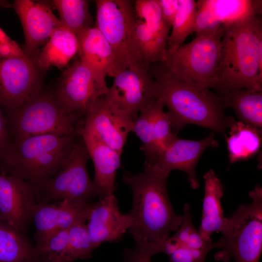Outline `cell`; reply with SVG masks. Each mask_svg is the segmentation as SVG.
<instances>
[{"label":"cell","instance_id":"6da1fadb","mask_svg":"<svg viewBox=\"0 0 262 262\" xmlns=\"http://www.w3.org/2000/svg\"><path fill=\"white\" fill-rule=\"evenodd\" d=\"M167 179L146 169L137 174L128 173L123 177L133 195L130 213L133 223L129 232L136 245L154 255L162 253L170 234L178 230L183 219L172 207L167 190Z\"/></svg>","mask_w":262,"mask_h":262},{"label":"cell","instance_id":"7a4b0ae2","mask_svg":"<svg viewBox=\"0 0 262 262\" xmlns=\"http://www.w3.org/2000/svg\"><path fill=\"white\" fill-rule=\"evenodd\" d=\"M155 98H160L172 121L174 132L189 124L212 130L225 138L233 118L226 116L220 97L201 89L160 65L149 68Z\"/></svg>","mask_w":262,"mask_h":262},{"label":"cell","instance_id":"3957f363","mask_svg":"<svg viewBox=\"0 0 262 262\" xmlns=\"http://www.w3.org/2000/svg\"><path fill=\"white\" fill-rule=\"evenodd\" d=\"M220 63L214 87L219 95L262 91V25L257 16L222 24Z\"/></svg>","mask_w":262,"mask_h":262},{"label":"cell","instance_id":"277c9868","mask_svg":"<svg viewBox=\"0 0 262 262\" xmlns=\"http://www.w3.org/2000/svg\"><path fill=\"white\" fill-rule=\"evenodd\" d=\"M80 136L44 134L12 141L0 172L24 180L36 192L60 170Z\"/></svg>","mask_w":262,"mask_h":262},{"label":"cell","instance_id":"5b68a950","mask_svg":"<svg viewBox=\"0 0 262 262\" xmlns=\"http://www.w3.org/2000/svg\"><path fill=\"white\" fill-rule=\"evenodd\" d=\"M3 114L12 141L40 134L78 133L83 123L80 115L66 112L53 93L42 89L19 108Z\"/></svg>","mask_w":262,"mask_h":262},{"label":"cell","instance_id":"8992f818","mask_svg":"<svg viewBox=\"0 0 262 262\" xmlns=\"http://www.w3.org/2000/svg\"><path fill=\"white\" fill-rule=\"evenodd\" d=\"M250 203L240 205L228 218L220 231L221 238L215 242L220 249L216 261L259 262L262 250V188L257 185L250 191Z\"/></svg>","mask_w":262,"mask_h":262},{"label":"cell","instance_id":"52a82bcc","mask_svg":"<svg viewBox=\"0 0 262 262\" xmlns=\"http://www.w3.org/2000/svg\"><path fill=\"white\" fill-rule=\"evenodd\" d=\"M223 33L222 25L209 34L197 35L186 44L168 48L160 64L198 88H214Z\"/></svg>","mask_w":262,"mask_h":262},{"label":"cell","instance_id":"ba28073f","mask_svg":"<svg viewBox=\"0 0 262 262\" xmlns=\"http://www.w3.org/2000/svg\"><path fill=\"white\" fill-rule=\"evenodd\" d=\"M95 2L97 20L95 27L113 49L114 77L127 68L141 67L133 34L135 16L131 1L96 0Z\"/></svg>","mask_w":262,"mask_h":262},{"label":"cell","instance_id":"9c48e42d","mask_svg":"<svg viewBox=\"0 0 262 262\" xmlns=\"http://www.w3.org/2000/svg\"><path fill=\"white\" fill-rule=\"evenodd\" d=\"M90 158L81 136L60 170L36 192V203H48L61 200L85 205L96 195L87 169Z\"/></svg>","mask_w":262,"mask_h":262},{"label":"cell","instance_id":"30bf717a","mask_svg":"<svg viewBox=\"0 0 262 262\" xmlns=\"http://www.w3.org/2000/svg\"><path fill=\"white\" fill-rule=\"evenodd\" d=\"M133 7V34L139 65L148 68L163 61L171 26L163 18L156 0H136Z\"/></svg>","mask_w":262,"mask_h":262},{"label":"cell","instance_id":"8fae6325","mask_svg":"<svg viewBox=\"0 0 262 262\" xmlns=\"http://www.w3.org/2000/svg\"><path fill=\"white\" fill-rule=\"evenodd\" d=\"M40 69L26 56H0V107L5 111L22 106L42 89Z\"/></svg>","mask_w":262,"mask_h":262},{"label":"cell","instance_id":"7c38bea8","mask_svg":"<svg viewBox=\"0 0 262 262\" xmlns=\"http://www.w3.org/2000/svg\"><path fill=\"white\" fill-rule=\"evenodd\" d=\"M105 97L133 121L140 111L156 99L154 80L149 68H128L114 77Z\"/></svg>","mask_w":262,"mask_h":262},{"label":"cell","instance_id":"4fadbf2b","mask_svg":"<svg viewBox=\"0 0 262 262\" xmlns=\"http://www.w3.org/2000/svg\"><path fill=\"white\" fill-rule=\"evenodd\" d=\"M213 133L198 140L180 139L178 137L162 153L153 160L145 163V168L168 178L174 170H180L187 174L190 187L196 189L199 183L196 173V167L204 151L209 147L218 146Z\"/></svg>","mask_w":262,"mask_h":262},{"label":"cell","instance_id":"5bb4252c","mask_svg":"<svg viewBox=\"0 0 262 262\" xmlns=\"http://www.w3.org/2000/svg\"><path fill=\"white\" fill-rule=\"evenodd\" d=\"M53 94L66 112L79 114L83 118L95 100L106 95L90 70L80 60L63 72Z\"/></svg>","mask_w":262,"mask_h":262},{"label":"cell","instance_id":"9a60e30c","mask_svg":"<svg viewBox=\"0 0 262 262\" xmlns=\"http://www.w3.org/2000/svg\"><path fill=\"white\" fill-rule=\"evenodd\" d=\"M133 122L102 96L88 110L82 128L95 134L121 155L128 134L132 131Z\"/></svg>","mask_w":262,"mask_h":262},{"label":"cell","instance_id":"2e32d148","mask_svg":"<svg viewBox=\"0 0 262 262\" xmlns=\"http://www.w3.org/2000/svg\"><path fill=\"white\" fill-rule=\"evenodd\" d=\"M10 6L18 16L23 29L25 44L22 50L26 57L32 59L62 25L46 1L16 0Z\"/></svg>","mask_w":262,"mask_h":262},{"label":"cell","instance_id":"e0dca14e","mask_svg":"<svg viewBox=\"0 0 262 262\" xmlns=\"http://www.w3.org/2000/svg\"><path fill=\"white\" fill-rule=\"evenodd\" d=\"M35 204L36 192L30 183L0 172V216L4 220L24 234Z\"/></svg>","mask_w":262,"mask_h":262},{"label":"cell","instance_id":"ac0fdd59","mask_svg":"<svg viewBox=\"0 0 262 262\" xmlns=\"http://www.w3.org/2000/svg\"><path fill=\"white\" fill-rule=\"evenodd\" d=\"M194 32L209 34L222 24L261 13L260 0H198Z\"/></svg>","mask_w":262,"mask_h":262},{"label":"cell","instance_id":"d6986e66","mask_svg":"<svg viewBox=\"0 0 262 262\" xmlns=\"http://www.w3.org/2000/svg\"><path fill=\"white\" fill-rule=\"evenodd\" d=\"M88 220L87 230L95 248L105 242L121 240L133 223L130 213L123 214L120 212L117 200L114 195L93 202Z\"/></svg>","mask_w":262,"mask_h":262},{"label":"cell","instance_id":"ffe728a7","mask_svg":"<svg viewBox=\"0 0 262 262\" xmlns=\"http://www.w3.org/2000/svg\"><path fill=\"white\" fill-rule=\"evenodd\" d=\"M93 203L81 205L61 200L58 203H36L32 212L36 241L52 232L68 229L73 225L88 220Z\"/></svg>","mask_w":262,"mask_h":262},{"label":"cell","instance_id":"44dd1931","mask_svg":"<svg viewBox=\"0 0 262 262\" xmlns=\"http://www.w3.org/2000/svg\"><path fill=\"white\" fill-rule=\"evenodd\" d=\"M80 60L92 73L99 87L106 94L107 75L114 77L115 57L113 49L100 32L90 27L77 35Z\"/></svg>","mask_w":262,"mask_h":262},{"label":"cell","instance_id":"7402d4cb","mask_svg":"<svg viewBox=\"0 0 262 262\" xmlns=\"http://www.w3.org/2000/svg\"><path fill=\"white\" fill-rule=\"evenodd\" d=\"M82 127L79 129V133L94 164L95 177L92 181L96 196L101 198L113 195L115 190L116 172L121 164V155L105 144L95 134L83 129Z\"/></svg>","mask_w":262,"mask_h":262},{"label":"cell","instance_id":"603a6c76","mask_svg":"<svg viewBox=\"0 0 262 262\" xmlns=\"http://www.w3.org/2000/svg\"><path fill=\"white\" fill-rule=\"evenodd\" d=\"M215 242L207 241L200 235L192 216L183 215L182 221L175 234L164 244L162 253L169 257V262H206V258Z\"/></svg>","mask_w":262,"mask_h":262},{"label":"cell","instance_id":"cb8c5ba5","mask_svg":"<svg viewBox=\"0 0 262 262\" xmlns=\"http://www.w3.org/2000/svg\"><path fill=\"white\" fill-rule=\"evenodd\" d=\"M203 178L205 180L204 195L198 232L204 240L212 241V234L220 232L226 220L221 204L224 187L212 169L208 170Z\"/></svg>","mask_w":262,"mask_h":262},{"label":"cell","instance_id":"d4e9b609","mask_svg":"<svg viewBox=\"0 0 262 262\" xmlns=\"http://www.w3.org/2000/svg\"><path fill=\"white\" fill-rule=\"evenodd\" d=\"M77 35L62 26L56 29L33 60L40 70L54 66L65 67L78 52Z\"/></svg>","mask_w":262,"mask_h":262},{"label":"cell","instance_id":"484cf974","mask_svg":"<svg viewBox=\"0 0 262 262\" xmlns=\"http://www.w3.org/2000/svg\"><path fill=\"white\" fill-rule=\"evenodd\" d=\"M226 139L229 159L230 164L247 160L260 149L262 130L232 119Z\"/></svg>","mask_w":262,"mask_h":262},{"label":"cell","instance_id":"4316f807","mask_svg":"<svg viewBox=\"0 0 262 262\" xmlns=\"http://www.w3.org/2000/svg\"><path fill=\"white\" fill-rule=\"evenodd\" d=\"M219 96L225 108H232L240 121L262 130V91L238 89Z\"/></svg>","mask_w":262,"mask_h":262},{"label":"cell","instance_id":"83f0119b","mask_svg":"<svg viewBox=\"0 0 262 262\" xmlns=\"http://www.w3.org/2000/svg\"><path fill=\"white\" fill-rule=\"evenodd\" d=\"M0 262H40L34 246L24 234L0 216Z\"/></svg>","mask_w":262,"mask_h":262},{"label":"cell","instance_id":"f1b7e54d","mask_svg":"<svg viewBox=\"0 0 262 262\" xmlns=\"http://www.w3.org/2000/svg\"><path fill=\"white\" fill-rule=\"evenodd\" d=\"M52 3L59 12L62 26L76 35L91 27L93 17L89 12V0H53Z\"/></svg>","mask_w":262,"mask_h":262},{"label":"cell","instance_id":"f546056e","mask_svg":"<svg viewBox=\"0 0 262 262\" xmlns=\"http://www.w3.org/2000/svg\"><path fill=\"white\" fill-rule=\"evenodd\" d=\"M196 11V1L179 0V8L167 42L168 48L182 45L187 36L194 32Z\"/></svg>","mask_w":262,"mask_h":262},{"label":"cell","instance_id":"4dcf8cb0","mask_svg":"<svg viewBox=\"0 0 262 262\" xmlns=\"http://www.w3.org/2000/svg\"><path fill=\"white\" fill-rule=\"evenodd\" d=\"M95 249L91 242L85 222L78 223L68 229L65 262L89 259Z\"/></svg>","mask_w":262,"mask_h":262},{"label":"cell","instance_id":"1f68e13d","mask_svg":"<svg viewBox=\"0 0 262 262\" xmlns=\"http://www.w3.org/2000/svg\"><path fill=\"white\" fill-rule=\"evenodd\" d=\"M68 229L58 230L36 241L34 250L40 262H65Z\"/></svg>","mask_w":262,"mask_h":262},{"label":"cell","instance_id":"d6a6232c","mask_svg":"<svg viewBox=\"0 0 262 262\" xmlns=\"http://www.w3.org/2000/svg\"><path fill=\"white\" fill-rule=\"evenodd\" d=\"M164 105L160 98H156L140 112L133 122L132 131L143 143V149L146 155L149 151L152 142V133L157 114Z\"/></svg>","mask_w":262,"mask_h":262},{"label":"cell","instance_id":"836d02e7","mask_svg":"<svg viewBox=\"0 0 262 262\" xmlns=\"http://www.w3.org/2000/svg\"><path fill=\"white\" fill-rule=\"evenodd\" d=\"M25 56L22 49L0 28V56L20 57Z\"/></svg>","mask_w":262,"mask_h":262},{"label":"cell","instance_id":"e575fe53","mask_svg":"<svg viewBox=\"0 0 262 262\" xmlns=\"http://www.w3.org/2000/svg\"><path fill=\"white\" fill-rule=\"evenodd\" d=\"M11 144L6 120L0 107V165L6 159Z\"/></svg>","mask_w":262,"mask_h":262},{"label":"cell","instance_id":"d590c367","mask_svg":"<svg viewBox=\"0 0 262 262\" xmlns=\"http://www.w3.org/2000/svg\"><path fill=\"white\" fill-rule=\"evenodd\" d=\"M154 255L148 250L135 245L131 249H124V262H151Z\"/></svg>","mask_w":262,"mask_h":262},{"label":"cell","instance_id":"8d00e7d4","mask_svg":"<svg viewBox=\"0 0 262 262\" xmlns=\"http://www.w3.org/2000/svg\"><path fill=\"white\" fill-rule=\"evenodd\" d=\"M164 20L172 27L179 6V0H156Z\"/></svg>","mask_w":262,"mask_h":262}]
</instances>
